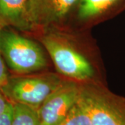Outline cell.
Instances as JSON below:
<instances>
[{"label":"cell","mask_w":125,"mask_h":125,"mask_svg":"<svg viewBox=\"0 0 125 125\" xmlns=\"http://www.w3.org/2000/svg\"><path fill=\"white\" fill-rule=\"evenodd\" d=\"M0 47L6 65L18 74L40 71L47 67L43 51L35 42L6 27L1 32Z\"/></svg>","instance_id":"obj_1"},{"label":"cell","mask_w":125,"mask_h":125,"mask_svg":"<svg viewBox=\"0 0 125 125\" xmlns=\"http://www.w3.org/2000/svg\"><path fill=\"white\" fill-rule=\"evenodd\" d=\"M62 81L56 74L20 75L9 77L7 83L1 87L10 102L22 104L38 108Z\"/></svg>","instance_id":"obj_2"},{"label":"cell","mask_w":125,"mask_h":125,"mask_svg":"<svg viewBox=\"0 0 125 125\" xmlns=\"http://www.w3.org/2000/svg\"><path fill=\"white\" fill-rule=\"evenodd\" d=\"M79 103L91 125H125V100L100 90L82 88Z\"/></svg>","instance_id":"obj_3"},{"label":"cell","mask_w":125,"mask_h":125,"mask_svg":"<svg viewBox=\"0 0 125 125\" xmlns=\"http://www.w3.org/2000/svg\"><path fill=\"white\" fill-rule=\"evenodd\" d=\"M42 42L61 74L79 81L88 80L94 76L89 61L66 41L55 36H46Z\"/></svg>","instance_id":"obj_4"},{"label":"cell","mask_w":125,"mask_h":125,"mask_svg":"<svg viewBox=\"0 0 125 125\" xmlns=\"http://www.w3.org/2000/svg\"><path fill=\"white\" fill-rule=\"evenodd\" d=\"M81 87L74 81L62 83L38 108L41 125H58L64 120L79 100Z\"/></svg>","instance_id":"obj_5"},{"label":"cell","mask_w":125,"mask_h":125,"mask_svg":"<svg viewBox=\"0 0 125 125\" xmlns=\"http://www.w3.org/2000/svg\"><path fill=\"white\" fill-rule=\"evenodd\" d=\"M79 0H28L27 20L30 29L59 22Z\"/></svg>","instance_id":"obj_6"},{"label":"cell","mask_w":125,"mask_h":125,"mask_svg":"<svg viewBox=\"0 0 125 125\" xmlns=\"http://www.w3.org/2000/svg\"><path fill=\"white\" fill-rule=\"evenodd\" d=\"M28 0H0V26L30 29L27 20Z\"/></svg>","instance_id":"obj_7"},{"label":"cell","mask_w":125,"mask_h":125,"mask_svg":"<svg viewBox=\"0 0 125 125\" xmlns=\"http://www.w3.org/2000/svg\"><path fill=\"white\" fill-rule=\"evenodd\" d=\"M125 4V0H79L78 17L88 20L104 15Z\"/></svg>","instance_id":"obj_8"},{"label":"cell","mask_w":125,"mask_h":125,"mask_svg":"<svg viewBox=\"0 0 125 125\" xmlns=\"http://www.w3.org/2000/svg\"><path fill=\"white\" fill-rule=\"evenodd\" d=\"M13 104V115L11 125H41L38 111L22 104Z\"/></svg>","instance_id":"obj_9"},{"label":"cell","mask_w":125,"mask_h":125,"mask_svg":"<svg viewBox=\"0 0 125 125\" xmlns=\"http://www.w3.org/2000/svg\"><path fill=\"white\" fill-rule=\"evenodd\" d=\"M58 125H91V123L89 117L78 100L66 118Z\"/></svg>","instance_id":"obj_10"},{"label":"cell","mask_w":125,"mask_h":125,"mask_svg":"<svg viewBox=\"0 0 125 125\" xmlns=\"http://www.w3.org/2000/svg\"><path fill=\"white\" fill-rule=\"evenodd\" d=\"M13 115V104L9 102L4 111L0 115V125H11Z\"/></svg>","instance_id":"obj_11"},{"label":"cell","mask_w":125,"mask_h":125,"mask_svg":"<svg viewBox=\"0 0 125 125\" xmlns=\"http://www.w3.org/2000/svg\"><path fill=\"white\" fill-rule=\"evenodd\" d=\"M2 29L3 27L0 26V36H1V32ZM9 79V74L5 65L4 60L3 58L1 51V47H0V87L4 86L7 83Z\"/></svg>","instance_id":"obj_12"},{"label":"cell","mask_w":125,"mask_h":125,"mask_svg":"<svg viewBox=\"0 0 125 125\" xmlns=\"http://www.w3.org/2000/svg\"><path fill=\"white\" fill-rule=\"evenodd\" d=\"M10 102L0 87V115L4 111Z\"/></svg>","instance_id":"obj_13"}]
</instances>
